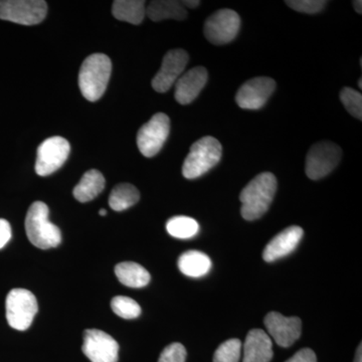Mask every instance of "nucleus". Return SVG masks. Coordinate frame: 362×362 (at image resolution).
Instances as JSON below:
<instances>
[{
    "label": "nucleus",
    "mask_w": 362,
    "mask_h": 362,
    "mask_svg": "<svg viewBox=\"0 0 362 362\" xmlns=\"http://www.w3.org/2000/svg\"><path fill=\"white\" fill-rule=\"evenodd\" d=\"M181 4H182V6L187 8H195V7H197L201 4V1H199V0H185V1H181Z\"/></svg>",
    "instance_id": "obj_32"
},
{
    "label": "nucleus",
    "mask_w": 362,
    "mask_h": 362,
    "mask_svg": "<svg viewBox=\"0 0 362 362\" xmlns=\"http://www.w3.org/2000/svg\"><path fill=\"white\" fill-rule=\"evenodd\" d=\"M276 89V82L268 77L252 78L238 90L235 102L246 110H259L265 106Z\"/></svg>",
    "instance_id": "obj_12"
},
{
    "label": "nucleus",
    "mask_w": 362,
    "mask_h": 362,
    "mask_svg": "<svg viewBox=\"0 0 362 362\" xmlns=\"http://www.w3.org/2000/svg\"><path fill=\"white\" fill-rule=\"evenodd\" d=\"M362 361V350H361V344L359 345L358 349H357L356 361L354 362H361Z\"/></svg>",
    "instance_id": "obj_34"
},
{
    "label": "nucleus",
    "mask_w": 362,
    "mask_h": 362,
    "mask_svg": "<svg viewBox=\"0 0 362 362\" xmlns=\"http://www.w3.org/2000/svg\"><path fill=\"white\" fill-rule=\"evenodd\" d=\"M354 7L357 13H362V2L361 0H356V1H354Z\"/></svg>",
    "instance_id": "obj_33"
},
{
    "label": "nucleus",
    "mask_w": 362,
    "mask_h": 362,
    "mask_svg": "<svg viewBox=\"0 0 362 362\" xmlns=\"http://www.w3.org/2000/svg\"><path fill=\"white\" fill-rule=\"evenodd\" d=\"M100 216H105L107 214L106 209H102L101 211H99Z\"/></svg>",
    "instance_id": "obj_35"
},
{
    "label": "nucleus",
    "mask_w": 362,
    "mask_h": 362,
    "mask_svg": "<svg viewBox=\"0 0 362 362\" xmlns=\"http://www.w3.org/2000/svg\"><path fill=\"white\" fill-rule=\"evenodd\" d=\"M140 199L139 190L130 183L116 185L109 197V206L115 211H123L137 204Z\"/></svg>",
    "instance_id": "obj_23"
},
{
    "label": "nucleus",
    "mask_w": 362,
    "mask_h": 362,
    "mask_svg": "<svg viewBox=\"0 0 362 362\" xmlns=\"http://www.w3.org/2000/svg\"><path fill=\"white\" fill-rule=\"evenodd\" d=\"M240 18L232 9H221L211 14L204 23V35L214 45L233 42L239 33Z\"/></svg>",
    "instance_id": "obj_10"
},
{
    "label": "nucleus",
    "mask_w": 362,
    "mask_h": 362,
    "mask_svg": "<svg viewBox=\"0 0 362 362\" xmlns=\"http://www.w3.org/2000/svg\"><path fill=\"white\" fill-rule=\"evenodd\" d=\"M185 49H171L164 56L160 70L152 80V87L158 93L168 92L182 75L188 63Z\"/></svg>",
    "instance_id": "obj_13"
},
{
    "label": "nucleus",
    "mask_w": 362,
    "mask_h": 362,
    "mask_svg": "<svg viewBox=\"0 0 362 362\" xmlns=\"http://www.w3.org/2000/svg\"><path fill=\"white\" fill-rule=\"evenodd\" d=\"M49 207L42 202H33L25 218V233L33 246L47 250L62 242L61 230L49 220Z\"/></svg>",
    "instance_id": "obj_3"
},
{
    "label": "nucleus",
    "mask_w": 362,
    "mask_h": 362,
    "mask_svg": "<svg viewBox=\"0 0 362 362\" xmlns=\"http://www.w3.org/2000/svg\"><path fill=\"white\" fill-rule=\"evenodd\" d=\"M82 350L92 362L118 361L119 344L111 335L104 331L86 330Z\"/></svg>",
    "instance_id": "obj_11"
},
{
    "label": "nucleus",
    "mask_w": 362,
    "mask_h": 362,
    "mask_svg": "<svg viewBox=\"0 0 362 362\" xmlns=\"http://www.w3.org/2000/svg\"><path fill=\"white\" fill-rule=\"evenodd\" d=\"M209 74L204 66H195L181 75L175 83V99L181 105L194 102L204 89Z\"/></svg>",
    "instance_id": "obj_16"
},
{
    "label": "nucleus",
    "mask_w": 362,
    "mask_h": 362,
    "mask_svg": "<svg viewBox=\"0 0 362 362\" xmlns=\"http://www.w3.org/2000/svg\"><path fill=\"white\" fill-rule=\"evenodd\" d=\"M340 100L346 110L358 120L362 119V96L361 93L352 88H343L340 92Z\"/></svg>",
    "instance_id": "obj_27"
},
{
    "label": "nucleus",
    "mask_w": 362,
    "mask_h": 362,
    "mask_svg": "<svg viewBox=\"0 0 362 362\" xmlns=\"http://www.w3.org/2000/svg\"><path fill=\"white\" fill-rule=\"evenodd\" d=\"M285 4L298 13L316 14L323 11L327 2L324 0H287Z\"/></svg>",
    "instance_id": "obj_28"
},
{
    "label": "nucleus",
    "mask_w": 362,
    "mask_h": 362,
    "mask_svg": "<svg viewBox=\"0 0 362 362\" xmlns=\"http://www.w3.org/2000/svg\"><path fill=\"white\" fill-rule=\"evenodd\" d=\"M47 13L44 0H0V20L23 25H39Z\"/></svg>",
    "instance_id": "obj_6"
},
{
    "label": "nucleus",
    "mask_w": 362,
    "mask_h": 362,
    "mask_svg": "<svg viewBox=\"0 0 362 362\" xmlns=\"http://www.w3.org/2000/svg\"><path fill=\"white\" fill-rule=\"evenodd\" d=\"M118 280L130 288H143L149 284L150 274L146 269L134 262H123L115 267Z\"/></svg>",
    "instance_id": "obj_21"
},
{
    "label": "nucleus",
    "mask_w": 362,
    "mask_h": 362,
    "mask_svg": "<svg viewBox=\"0 0 362 362\" xmlns=\"http://www.w3.org/2000/svg\"><path fill=\"white\" fill-rule=\"evenodd\" d=\"M70 143L61 136L47 138L37 152L35 171L40 176L51 175L64 165L70 154Z\"/></svg>",
    "instance_id": "obj_9"
},
{
    "label": "nucleus",
    "mask_w": 362,
    "mask_h": 362,
    "mask_svg": "<svg viewBox=\"0 0 362 362\" xmlns=\"http://www.w3.org/2000/svg\"><path fill=\"white\" fill-rule=\"evenodd\" d=\"M187 349L181 343H171L161 352L158 362H185Z\"/></svg>",
    "instance_id": "obj_29"
},
{
    "label": "nucleus",
    "mask_w": 362,
    "mask_h": 362,
    "mask_svg": "<svg viewBox=\"0 0 362 362\" xmlns=\"http://www.w3.org/2000/svg\"><path fill=\"white\" fill-rule=\"evenodd\" d=\"M303 235V228L300 226H292L285 228L267 245L263 252V259L272 263L284 258L296 249Z\"/></svg>",
    "instance_id": "obj_15"
},
{
    "label": "nucleus",
    "mask_w": 362,
    "mask_h": 362,
    "mask_svg": "<svg viewBox=\"0 0 362 362\" xmlns=\"http://www.w3.org/2000/svg\"><path fill=\"white\" fill-rule=\"evenodd\" d=\"M105 187V178L96 169L87 171L80 182L74 188V197L80 202H88L94 199Z\"/></svg>",
    "instance_id": "obj_20"
},
{
    "label": "nucleus",
    "mask_w": 362,
    "mask_h": 362,
    "mask_svg": "<svg viewBox=\"0 0 362 362\" xmlns=\"http://www.w3.org/2000/svg\"><path fill=\"white\" fill-rule=\"evenodd\" d=\"M286 362H317V358L313 350L304 349L299 350L294 356Z\"/></svg>",
    "instance_id": "obj_30"
},
{
    "label": "nucleus",
    "mask_w": 362,
    "mask_h": 362,
    "mask_svg": "<svg viewBox=\"0 0 362 362\" xmlns=\"http://www.w3.org/2000/svg\"><path fill=\"white\" fill-rule=\"evenodd\" d=\"M223 156V147L218 139L206 136L192 144L182 166V175L194 180L213 169Z\"/></svg>",
    "instance_id": "obj_4"
},
{
    "label": "nucleus",
    "mask_w": 362,
    "mask_h": 362,
    "mask_svg": "<svg viewBox=\"0 0 362 362\" xmlns=\"http://www.w3.org/2000/svg\"><path fill=\"white\" fill-rule=\"evenodd\" d=\"M341 148L331 141L316 143L306 157V175L312 180H318L329 175L341 160Z\"/></svg>",
    "instance_id": "obj_7"
},
{
    "label": "nucleus",
    "mask_w": 362,
    "mask_h": 362,
    "mask_svg": "<svg viewBox=\"0 0 362 362\" xmlns=\"http://www.w3.org/2000/svg\"><path fill=\"white\" fill-rule=\"evenodd\" d=\"M147 16L152 21L164 20L185 21L187 18V8L181 1L176 0H156L151 1L146 8Z\"/></svg>",
    "instance_id": "obj_18"
},
{
    "label": "nucleus",
    "mask_w": 362,
    "mask_h": 362,
    "mask_svg": "<svg viewBox=\"0 0 362 362\" xmlns=\"http://www.w3.org/2000/svg\"><path fill=\"white\" fill-rule=\"evenodd\" d=\"M112 310L121 318L135 319L141 314V307L129 297L116 296L111 301Z\"/></svg>",
    "instance_id": "obj_25"
},
{
    "label": "nucleus",
    "mask_w": 362,
    "mask_h": 362,
    "mask_svg": "<svg viewBox=\"0 0 362 362\" xmlns=\"http://www.w3.org/2000/svg\"><path fill=\"white\" fill-rule=\"evenodd\" d=\"M358 85H359V89H362V78H359V82H358Z\"/></svg>",
    "instance_id": "obj_36"
},
{
    "label": "nucleus",
    "mask_w": 362,
    "mask_h": 362,
    "mask_svg": "<svg viewBox=\"0 0 362 362\" xmlns=\"http://www.w3.org/2000/svg\"><path fill=\"white\" fill-rule=\"evenodd\" d=\"M264 323L275 342L281 347H289L301 337L302 322L298 317H285L278 312L267 314Z\"/></svg>",
    "instance_id": "obj_14"
},
{
    "label": "nucleus",
    "mask_w": 362,
    "mask_h": 362,
    "mask_svg": "<svg viewBox=\"0 0 362 362\" xmlns=\"http://www.w3.org/2000/svg\"><path fill=\"white\" fill-rule=\"evenodd\" d=\"M6 319L13 329L25 331L32 325L39 306L37 298L25 289H13L8 293L6 302Z\"/></svg>",
    "instance_id": "obj_5"
},
{
    "label": "nucleus",
    "mask_w": 362,
    "mask_h": 362,
    "mask_svg": "<svg viewBox=\"0 0 362 362\" xmlns=\"http://www.w3.org/2000/svg\"><path fill=\"white\" fill-rule=\"evenodd\" d=\"M273 358V343L268 333L252 329L247 333L244 344L243 362H270Z\"/></svg>",
    "instance_id": "obj_17"
},
{
    "label": "nucleus",
    "mask_w": 362,
    "mask_h": 362,
    "mask_svg": "<svg viewBox=\"0 0 362 362\" xmlns=\"http://www.w3.org/2000/svg\"><path fill=\"white\" fill-rule=\"evenodd\" d=\"M112 14L117 20L131 25H140L146 16L145 1L142 0H116L112 6Z\"/></svg>",
    "instance_id": "obj_22"
},
{
    "label": "nucleus",
    "mask_w": 362,
    "mask_h": 362,
    "mask_svg": "<svg viewBox=\"0 0 362 362\" xmlns=\"http://www.w3.org/2000/svg\"><path fill=\"white\" fill-rule=\"evenodd\" d=\"M170 132V120L164 113H157L138 131L137 145L145 157L156 156Z\"/></svg>",
    "instance_id": "obj_8"
},
{
    "label": "nucleus",
    "mask_w": 362,
    "mask_h": 362,
    "mask_svg": "<svg viewBox=\"0 0 362 362\" xmlns=\"http://www.w3.org/2000/svg\"><path fill=\"white\" fill-rule=\"evenodd\" d=\"M277 192V180L271 173H259L240 192L243 218L256 221L268 211Z\"/></svg>",
    "instance_id": "obj_1"
},
{
    "label": "nucleus",
    "mask_w": 362,
    "mask_h": 362,
    "mask_svg": "<svg viewBox=\"0 0 362 362\" xmlns=\"http://www.w3.org/2000/svg\"><path fill=\"white\" fill-rule=\"evenodd\" d=\"M169 235L176 239L187 240L195 237L199 232V225L194 218L178 216L170 218L166 223Z\"/></svg>",
    "instance_id": "obj_24"
},
{
    "label": "nucleus",
    "mask_w": 362,
    "mask_h": 362,
    "mask_svg": "<svg viewBox=\"0 0 362 362\" xmlns=\"http://www.w3.org/2000/svg\"><path fill=\"white\" fill-rule=\"evenodd\" d=\"M11 239V226L8 221L0 218V249L6 247Z\"/></svg>",
    "instance_id": "obj_31"
},
{
    "label": "nucleus",
    "mask_w": 362,
    "mask_h": 362,
    "mask_svg": "<svg viewBox=\"0 0 362 362\" xmlns=\"http://www.w3.org/2000/svg\"><path fill=\"white\" fill-rule=\"evenodd\" d=\"M242 342L240 339L226 340L221 343L214 354V362H239L242 356Z\"/></svg>",
    "instance_id": "obj_26"
},
{
    "label": "nucleus",
    "mask_w": 362,
    "mask_h": 362,
    "mask_svg": "<svg viewBox=\"0 0 362 362\" xmlns=\"http://www.w3.org/2000/svg\"><path fill=\"white\" fill-rule=\"evenodd\" d=\"M111 71V59L106 54H93L83 62L78 73V87L88 101L96 102L103 96Z\"/></svg>",
    "instance_id": "obj_2"
},
{
    "label": "nucleus",
    "mask_w": 362,
    "mask_h": 362,
    "mask_svg": "<svg viewBox=\"0 0 362 362\" xmlns=\"http://www.w3.org/2000/svg\"><path fill=\"white\" fill-rule=\"evenodd\" d=\"M178 268L187 277L201 278L211 271V261L204 252L188 251L183 252L178 259Z\"/></svg>",
    "instance_id": "obj_19"
}]
</instances>
